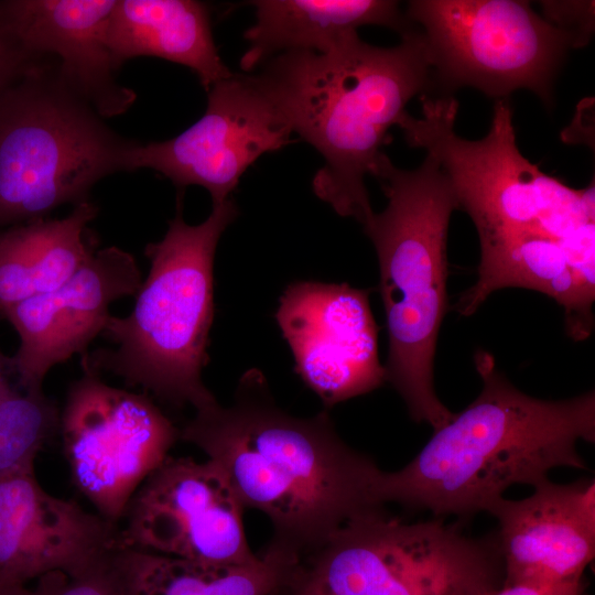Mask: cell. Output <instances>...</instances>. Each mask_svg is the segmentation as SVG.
I'll use <instances>...</instances> for the list:
<instances>
[{
    "label": "cell",
    "instance_id": "ffe728a7",
    "mask_svg": "<svg viewBox=\"0 0 595 595\" xmlns=\"http://www.w3.org/2000/svg\"><path fill=\"white\" fill-rule=\"evenodd\" d=\"M108 43L117 68L133 57H159L188 67L206 93L234 74L218 53L210 12L201 1H116Z\"/></svg>",
    "mask_w": 595,
    "mask_h": 595
},
{
    "label": "cell",
    "instance_id": "4316f807",
    "mask_svg": "<svg viewBox=\"0 0 595 595\" xmlns=\"http://www.w3.org/2000/svg\"><path fill=\"white\" fill-rule=\"evenodd\" d=\"M584 581H573L555 584H500L486 588L477 595H584Z\"/></svg>",
    "mask_w": 595,
    "mask_h": 595
},
{
    "label": "cell",
    "instance_id": "f1b7e54d",
    "mask_svg": "<svg viewBox=\"0 0 595 595\" xmlns=\"http://www.w3.org/2000/svg\"><path fill=\"white\" fill-rule=\"evenodd\" d=\"M301 572L302 566H300L294 575L272 595H299Z\"/></svg>",
    "mask_w": 595,
    "mask_h": 595
},
{
    "label": "cell",
    "instance_id": "5bb4252c",
    "mask_svg": "<svg viewBox=\"0 0 595 595\" xmlns=\"http://www.w3.org/2000/svg\"><path fill=\"white\" fill-rule=\"evenodd\" d=\"M142 284L133 256L118 247L93 251L65 283L8 307L4 316L20 345L12 357L22 380L42 388L46 374L75 354H83L104 332L110 305L134 296Z\"/></svg>",
    "mask_w": 595,
    "mask_h": 595
},
{
    "label": "cell",
    "instance_id": "9a60e30c",
    "mask_svg": "<svg viewBox=\"0 0 595 595\" xmlns=\"http://www.w3.org/2000/svg\"><path fill=\"white\" fill-rule=\"evenodd\" d=\"M119 548V524L51 495L34 469L0 477V578L71 575Z\"/></svg>",
    "mask_w": 595,
    "mask_h": 595
},
{
    "label": "cell",
    "instance_id": "d4e9b609",
    "mask_svg": "<svg viewBox=\"0 0 595 595\" xmlns=\"http://www.w3.org/2000/svg\"><path fill=\"white\" fill-rule=\"evenodd\" d=\"M548 21L574 35L581 47L585 45L593 30V2H543Z\"/></svg>",
    "mask_w": 595,
    "mask_h": 595
},
{
    "label": "cell",
    "instance_id": "484cf974",
    "mask_svg": "<svg viewBox=\"0 0 595 595\" xmlns=\"http://www.w3.org/2000/svg\"><path fill=\"white\" fill-rule=\"evenodd\" d=\"M41 60L21 46L0 17V96Z\"/></svg>",
    "mask_w": 595,
    "mask_h": 595
},
{
    "label": "cell",
    "instance_id": "2e32d148",
    "mask_svg": "<svg viewBox=\"0 0 595 595\" xmlns=\"http://www.w3.org/2000/svg\"><path fill=\"white\" fill-rule=\"evenodd\" d=\"M533 488L521 500L499 498L487 511L499 523L502 584L583 580L595 554L594 479H548Z\"/></svg>",
    "mask_w": 595,
    "mask_h": 595
},
{
    "label": "cell",
    "instance_id": "e0dca14e",
    "mask_svg": "<svg viewBox=\"0 0 595 595\" xmlns=\"http://www.w3.org/2000/svg\"><path fill=\"white\" fill-rule=\"evenodd\" d=\"M112 0L0 1V17L32 56L57 58L66 85L102 118L127 111L133 90L115 78L108 31Z\"/></svg>",
    "mask_w": 595,
    "mask_h": 595
},
{
    "label": "cell",
    "instance_id": "7402d4cb",
    "mask_svg": "<svg viewBox=\"0 0 595 595\" xmlns=\"http://www.w3.org/2000/svg\"><path fill=\"white\" fill-rule=\"evenodd\" d=\"M302 560L270 541L256 562L216 565L132 550V595H272Z\"/></svg>",
    "mask_w": 595,
    "mask_h": 595
},
{
    "label": "cell",
    "instance_id": "cb8c5ba5",
    "mask_svg": "<svg viewBox=\"0 0 595 595\" xmlns=\"http://www.w3.org/2000/svg\"><path fill=\"white\" fill-rule=\"evenodd\" d=\"M40 595H132V550L119 548L74 574L39 578Z\"/></svg>",
    "mask_w": 595,
    "mask_h": 595
},
{
    "label": "cell",
    "instance_id": "4fadbf2b",
    "mask_svg": "<svg viewBox=\"0 0 595 595\" xmlns=\"http://www.w3.org/2000/svg\"><path fill=\"white\" fill-rule=\"evenodd\" d=\"M275 318L296 374L325 407L368 393L386 380L369 290L294 282L281 295Z\"/></svg>",
    "mask_w": 595,
    "mask_h": 595
},
{
    "label": "cell",
    "instance_id": "7c38bea8",
    "mask_svg": "<svg viewBox=\"0 0 595 595\" xmlns=\"http://www.w3.org/2000/svg\"><path fill=\"white\" fill-rule=\"evenodd\" d=\"M291 136L256 75L232 74L209 88L204 115L182 133L133 142L126 171L151 169L181 190L199 185L219 204L262 154L295 142Z\"/></svg>",
    "mask_w": 595,
    "mask_h": 595
},
{
    "label": "cell",
    "instance_id": "9c48e42d",
    "mask_svg": "<svg viewBox=\"0 0 595 595\" xmlns=\"http://www.w3.org/2000/svg\"><path fill=\"white\" fill-rule=\"evenodd\" d=\"M407 18L422 28L433 88L474 87L500 99L529 89L547 106L566 52L577 39L518 0H414Z\"/></svg>",
    "mask_w": 595,
    "mask_h": 595
},
{
    "label": "cell",
    "instance_id": "44dd1931",
    "mask_svg": "<svg viewBox=\"0 0 595 595\" xmlns=\"http://www.w3.org/2000/svg\"><path fill=\"white\" fill-rule=\"evenodd\" d=\"M89 201L58 219H37L0 231V315L11 305L68 281L94 250L85 231L96 217Z\"/></svg>",
    "mask_w": 595,
    "mask_h": 595
},
{
    "label": "cell",
    "instance_id": "ac0fdd59",
    "mask_svg": "<svg viewBox=\"0 0 595 595\" xmlns=\"http://www.w3.org/2000/svg\"><path fill=\"white\" fill-rule=\"evenodd\" d=\"M477 282L455 304L464 316L474 314L495 291L505 288L536 290L554 299L565 313L567 333L586 339L594 326V260L572 253L558 239L523 235L480 244Z\"/></svg>",
    "mask_w": 595,
    "mask_h": 595
},
{
    "label": "cell",
    "instance_id": "277c9868",
    "mask_svg": "<svg viewBox=\"0 0 595 595\" xmlns=\"http://www.w3.org/2000/svg\"><path fill=\"white\" fill-rule=\"evenodd\" d=\"M237 216L229 197L213 204L203 223L188 225L178 195L164 237L145 247L150 271L132 311L110 315L102 333L112 346L85 356L83 367L111 372L172 408L198 410L216 402L202 379L214 316V258Z\"/></svg>",
    "mask_w": 595,
    "mask_h": 595
},
{
    "label": "cell",
    "instance_id": "5b68a950",
    "mask_svg": "<svg viewBox=\"0 0 595 595\" xmlns=\"http://www.w3.org/2000/svg\"><path fill=\"white\" fill-rule=\"evenodd\" d=\"M374 176L388 204L374 213L364 230L379 263L389 338L386 380L400 393L411 418L435 431L455 414L436 396L433 367L447 306V231L458 203L431 155L416 169L402 170L383 154Z\"/></svg>",
    "mask_w": 595,
    "mask_h": 595
},
{
    "label": "cell",
    "instance_id": "6da1fadb",
    "mask_svg": "<svg viewBox=\"0 0 595 595\" xmlns=\"http://www.w3.org/2000/svg\"><path fill=\"white\" fill-rule=\"evenodd\" d=\"M180 440L203 451L244 508L268 517L270 541L302 562L351 519L382 507L375 462L342 440L326 411L300 418L279 407L257 368L239 378L231 404L195 410Z\"/></svg>",
    "mask_w": 595,
    "mask_h": 595
},
{
    "label": "cell",
    "instance_id": "7a4b0ae2",
    "mask_svg": "<svg viewBox=\"0 0 595 595\" xmlns=\"http://www.w3.org/2000/svg\"><path fill=\"white\" fill-rule=\"evenodd\" d=\"M400 36L398 45L379 47L351 32L325 53L279 54L256 75L292 133L324 160L312 180L314 194L363 226L375 213L365 177L374 176L389 129L414 96L433 88L422 32Z\"/></svg>",
    "mask_w": 595,
    "mask_h": 595
},
{
    "label": "cell",
    "instance_id": "d6986e66",
    "mask_svg": "<svg viewBox=\"0 0 595 595\" xmlns=\"http://www.w3.org/2000/svg\"><path fill=\"white\" fill-rule=\"evenodd\" d=\"M255 23L240 67L251 72L288 52L325 53L363 25H381L400 35L414 28L397 1L389 0H255Z\"/></svg>",
    "mask_w": 595,
    "mask_h": 595
},
{
    "label": "cell",
    "instance_id": "83f0119b",
    "mask_svg": "<svg viewBox=\"0 0 595 595\" xmlns=\"http://www.w3.org/2000/svg\"><path fill=\"white\" fill-rule=\"evenodd\" d=\"M0 595H40V588L37 584L29 588L25 583L0 578Z\"/></svg>",
    "mask_w": 595,
    "mask_h": 595
},
{
    "label": "cell",
    "instance_id": "3957f363",
    "mask_svg": "<svg viewBox=\"0 0 595 595\" xmlns=\"http://www.w3.org/2000/svg\"><path fill=\"white\" fill-rule=\"evenodd\" d=\"M478 397L399 470L380 475L378 498L435 516L488 511L515 484L536 487L551 469H586L577 442L595 441V394L559 401L511 385L485 350L475 355Z\"/></svg>",
    "mask_w": 595,
    "mask_h": 595
},
{
    "label": "cell",
    "instance_id": "8992f818",
    "mask_svg": "<svg viewBox=\"0 0 595 595\" xmlns=\"http://www.w3.org/2000/svg\"><path fill=\"white\" fill-rule=\"evenodd\" d=\"M421 101V117L408 112L398 127L410 147L437 161L480 244L523 235L564 241L594 224V184L571 187L524 158L508 98L495 100L490 129L479 140L455 132L458 101L452 95Z\"/></svg>",
    "mask_w": 595,
    "mask_h": 595
},
{
    "label": "cell",
    "instance_id": "8fae6325",
    "mask_svg": "<svg viewBox=\"0 0 595 595\" xmlns=\"http://www.w3.org/2000/svg\"><path fill=\"white\" fill-rule=\"evenodd\" d=\"M244 506L210 459L172 457L152 472L129 501L122 548L216 565L256 562Z\"/></svg>",
    "mask_w": 595,
    "mask_h": 595
},
{
    "label": "cell",
    "instance_id": "f546056e",
    "mask_svg": "<svg viewBox=\"0 0 595 595\" xmlns=\"http://www.w3.org/2000/svg\"><path fill=\"white\" fill-rule=\"evenodd\" d=\"M299 595H324L318 589V587L313 583L304 565H303L301 578H300Z\"/></svg>",
    "mask_w": 595,
    "mask_h": 595
},
{
    "label": "cell",
    "instance_id": "ba28073f",
    "mask_svg": "<svg viewBox=\"0 0 595 595\" xmlns=\"http://www.w3.org/2000/svg\"><path fill=\"white\" fill-rule=\"evenodd\" d=\"M303 564L324 595H477L504 575L497 532L405 523L382 507L351 519Z\"/></svg>",
    "mask_w": 595,
    "mask_h": 595
},
{
    "label": "cell",
    "instance_id": "30bf717a",
    "mask_svg": "<svg viewBox=\"0 0 595 595\" xmlns=\"http://www.w3.org/2000/svg\"><path fill=\"white\" fill-rule=\"evenodd\" d=\"M84 368L60 413L63 452L75 487L119 524L136 491L180 440L151 397L105 382Z\"/></svg>",
    "mask_w": 595,
    "mask_h": 595
},
{
    "label": "cell",
    "instance_id": "52a82bcc",
    "mask_svg": "<svg viewBox=\"0 0 595 595\" xmlns=\"http://www.w3.org/2000/svg\"><path fill=\"white\" fill-rule=\"evenodd\" d=\"M133 142L41 60L0 96V231L88 201Z\"/></svg>",
    "mask_w": 595,
    "mask_h": 595
},
{
    "label": "cell",
    "instance_id": "603a6c76",
    "mask_svg": "<svg viewBox=\"0 0 595 595\" xmlns=\"http://www.w3.org/2000/svg\"><path fill=\"white\" fill-rule=\"evenodd\" d=\"M60 425V411L42 388L26 385L12 357L0 350V477L34 469Z\"/></svg>",
    "mask_w": 595,
    "mask_h": 595
}]
</instances>
